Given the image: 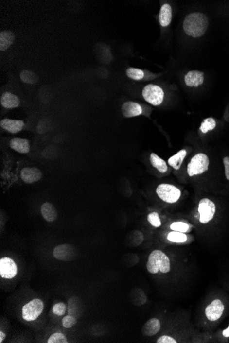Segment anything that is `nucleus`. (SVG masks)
Returning a JSON list of instances; mask_svg holds the SVG:
<instances>
[{
	"instance_id": "1",
	"label": "nucleus",
	"mask_w": 229,
	"mask_h": 343,
	"mask_svg": "<svg viewBox=\"0 0 229 343\" xmlns=\"http://www.w3.org/2000/svg\"><path fill=\"white\" fill-rule=\"evenodd\" d=\"M208 23V18L203 13H191L184 20L183 30L189 36L194 38L201 37L206 33Z\"/></svg>"
},
{
	"instance_id": "2",
	"label": "nucleus",
	"mask_w": 229,
	"mask_h": 343,
	"mask_svg": "<svg viewBox=\"0 0 229 343\" xmlns=\"http://www.w3.org/2000/svg\"><path fill=\"white\" fill-rule=\"evenodd\" d=\"M147 270L151 274L159 272L167 274L170 272V260L166 254L160 250H154L150 254L146 264Z\"/></svg>"
},
{
	"instance_id": "3",
	"label": "nucleus",
	"mask_w": 229,
	"mask_h": 343,
	"mask_svg": "<svg viewBox=\"0 0 229 343\" xmlns=\"http://www.w3.org/2000/svg\"><path fill=\"white\" fill-rule=\"evenodd\" d=\"M210 165V160L205 154L200 153L195 155L187 165V173L189 176L200 175L206 172Z\"/></svg>"
},
{
	"instance_id": "4",
	"label": "nucleus",
	"mask_w": 229,
	"mask_h": 343,
	"mask_svg": "<svg viewBox=\"0 0 229 343\" xmlns=\"http://www.w3.org/2000/svg\"><path fill=\"white\" fill-rule=\"evenodd\" d=\"M156 192L160 200L169 204L176 203L181 195L180 189L170 184H160L157 187Z\"/></svg>"
},
{
	"instance_id": "5",
	"label": "nucleus",
	"mask_w": 229,
	"mask_h": 343,
	"mask_svg": "<svg viewBox=\"0 0 229 343\" xmlns=\"http://www.w3.org/2000/svg\"><path fill=\"white\" fill-rule=\"evenodd\" d=\"M142 96L153 106H159L164 100V91L158 85L149 84L143 88Z\"/></svg>"
},
{
	"instance_id": "6",
	"label": "nucleus",
	"mask_w": 229,
	"mask_h": 343,
	"mask_svg": "<svg viewBox=\"0 0 229 343\" xmlns=\"http://www.w3.org/2000/svg\"><path fill=\"white\" fill-rule=\"evenodd\" d=\"M44 309V304L41 299H34L25 304L22 309V317L26 321H33L37 319Z\"/></svg>"
},
{
	"instance_id": "7",
	"label": "nucleus",
	"mask_w": 229,
	"mask_h": 343,
	"mask_svg": "<svg viewBox=\"0 0 229 343\" xmlns=\"http://www.w3.org/2000/svg\"><path fill=\"white\" fill-rule=\"evenodd\" d=\"M215 205L210 199L204 198L199 202L198 212L200 214V222L206 224L213 219L215 213Z\"/></svg>"
},
{
	"instance_id": "8",
	"label": "nucleus",
	"mask_w": 229,
	"mask_h": 343,
	"mask_svg": "<svg viewBox=\"0 0 229 343\" xmlns=\"http://www.w3.org/2000/svg\"><path fill=\"white\" fill-rule=\"evenodd\" d=\"M53 254L55 258L58 260L69 262L76 258V249L70 244H62L53 249Z\"/></svg>"
},
{
	"instance_id": "9",
	"label": "nucleus",
	"mask_w": 229,
	"mask_h": 343,
	"mask_svg": "<svg viewBox=\"0 0 229 343\" xmlns=\"http://www.w3.org/2000/svg\"><path fill=\"white\" fill-rule=\"evenodd\" d=\"M18 274V267L14 260L10 257H2L0 260V275L2 278L11 279Z\"/></svg>"
},
{
	"instance_id": "10",
	"label": "nucleus",
	"mask_w": 229,
	"mask_h": 343,
	"mask_svg": "<svg viewBox=\"0 0 229 343\" xmlns=\"http://www.w3.org/2000/svg\"><path fill=\"white\" fill-rule=\"evenodd\" d=\"M225 311V306L220 299H215L207 306L205 309V315L208 320L215 321L221 318Z\"/></svg>"
},
{
	"instance_id": "11",
	"label": "nucleus",
	"mask_w": 229,
	"mask_h": 343,
	"mask_svg": "<svg viewBox=\"0 0 229 343\" xmlns=\"http://www.w3.org/2000/svg\"><path fill=\"white\" fill-rule=\"evenodd\" d=\"M42 177V172L36 167H24L21 171V178L26 184L38 182Z\"/></svg>"
},
{
	"instance_id": "12",
	"label": "nucleus",
	"mask_w": 229,
	"mask_h": 343,
	"mask_svg": "<svg viewBox=\"0 0 229 343\" xmlns=\"http://www.w3.org/2000/svg\"><path fill=\"white\" fill-rule=\"evenodd\" d=\"M143 112L141 105L137 102H126L122 106V113L126 118L140 116L143 114Z\"/></svg>"
},
{
	"instance_id": "13",
	"label": "nucleus",
	"mask_w": 229,
	"mask_h": 343,
	"mask_svg": "<svg viewBox=\"0 0 229 343\" xmlns=\"http://www.w3.org/2000/svg\"><path fill=\"white\" fill-rule=\"evenodd\" d=\"M84 309V304L80 298L72 297L68 300V314L73 316L77 319L83 315Z\"/></svg>"
},
{
	"instance_id": "14",
	"label": "nucleus",
	"mask_w": 229,
	"mask_h": 343,
	"mask_svg": "<svg viewBox=\"0 0 229 343\" xmlns=\"http://www.w3.org/2000/svg\"><path fill=\"white\" fill-rule=\"evenodd\" d=\"M1 128L11 134H17L21 132L24 127L25 123L21 120H13L4 119L0 122Z\"/></svg>"
},
{
	"instance_id": "15",
	"label": "nucleus",
	"mask_w": 229,
	"mask_h": 343,
	"mask_svg": "<svg viewBox=\"0 0 229 343\" xmlns=\"http://www.w3.org/2000/svg\"><path fill=\"white\" fill-rule=\"evenodd\" d=\"M160 329V323L156 318H153L147 321L141 329V333L145 336L156 335Z\"/></svg>"
},
{
	"instance_id": "16",
	"label": "nucleus",
	"mask_w": 229,
	"mask_h": 343,
	"mask_svg": "<svg viewBox=\"0 0 229 343\" xmlns=\"http://www.w3.org/2000/svg\"><path fill=\"white\" fill-rule=\"evenodd\" d=\"M185 83L190 87L200 86L204 83V73L199 71L188 72L185 76Z\"/></svg>"
},
{
	"instance_id": "17",
	"label": "nucleus",
	"mask_w": 229,
	"mask_h": 343,
	"mask_svg": "<svg viewBox=\"0 0 229 343\" xmlns=\"http://www.w3.org/2000/svg\"><path fill=\"white\" fill-rule=\"evenodd\" d=\"M1 106L7 109L18 108L20 105V100L17 95L10 92H5L1 97Z\"/></svg>"
},
{
	"instance_id": "18",
	"label": "nucleus",
	"mask_w": 229,
	"mask_h": 343,
	"mask_svg": "<svg viewBox=\"0 0 229 343\" xmlns=\"http://www.w3.org/2000/svg\"><path fill=\"white\" fill-rule=\"evenodd\" d=\"M41 213L43 219L48 222H53L58 217V212L54 206L49 202L43 204L41 207Z\"/></svg>"
},
{
	"instance_id": "19",
	"label": "nucleus",
	"mask_w": 229,
	"mask_h": 343,
	"mask_svg": "<svg viewBox=\"0 0 229 343\" xmlns=\"http://www.w3.org/2000/svg\"><path fill=\"white\" fill-rule=\"evenodd\" d=\"M10 147L20 154H28L31 149L29 141L25 138H13L10 141Z\"/></svg>"
},
{
	"instance_id": "20",
	"label": "nucleus",
	"mask_w": 229,
	"mask_h": 343,
	"mask_svg": "<svg viewBox=\"0 0 229 343\" xmlns=\"http://www.w3.org/2000/svg\"><path fill=\"white\" fill-rule=\"evenodd\" d=\"M159 18L160 26L167 27L170 24L172 21V12L171 6L170 5L165 4L161 6Z\"/></svg>"
},
{
	"instance_id": "21",
	"label": "nucleus",
	"mask_w": 229,
	"mask_h": 343,
	"mask_svg": "<svg viewBox=\"0 0 229 343\" xmlns=\"http://www.w3.org/2000/svg\"><path fill=\"white\" fill-rule=\"evenodd\" d=\"M15 41V35L11 31H4L0 33V50L6 51Z\"/></svg>"
},
{
	"instance_id": "22",
	"label": "nucleus",
	"mask_w": 229,
	"mask_h": 343,
	"mask_svg": "<svg viewBox=\"0 0 229 343\" xmlns=\"http://www.w3.org/2000/svg\"><path fill=\"white\" fill-rule=\"evenodd\" d=\"M187 151L185 150H182L178 152L176 154L172 155L171 158L168 159V163L175 170H180L182 164H183L184 159L186 157Z\"/></svg>"
},
{
	"instance_id": "23",
	"label": "nucleus",
	"mask_w": 229,
	"mask_h": 343,
	"mask_svg": "<svg viewBox=\"0 0 229 343\" xmlns=\"http://www.w3.org/2000/svg\"><path fill=\"white\" fill-rule=\"evenodd\" d=\"M150 161L152 166L157 169L160 173H165L168 171V165L164 160L160 158L156 154L152 153L150 154Z\"/></svg>"
},
{
	"instance_id": "24",
	"label": "nucleus",
	"mask_w": 229,
	"mask_h": 343,
	"mask_svg": "<svg viewBox=\"0 0 229 343\" xmlns=\"http://www.w3.org/2000/svg\"><path fill=\"white\" fill-rule=\"evenodd\" d=\"M20 78L23 83L29 84V85L36 84L38 80L37 75L29 70H23L21 71L20 73Z\"/></svg>"
},
{
	"instance_id": "25",
	"label": "nucleus",
	"mask_w": 229,
	"mask_h": 343,
	"mask_svg": "<svg viewBox=\"0 0 229 343\" xmlns=\"http://www.w3.org/2000/svg\"><path fill=\"white\" fill-rule=\"evenodd\" d=\"M126 75L133 80H141L144 78L145 72L140 69L129 68L126 69Z\"/></svg>"
},
{
	"instance_id": "26",
	"label": "nucleus",
	"mask_w": 229,
	"mask_h": 343,
	"mask_svg": "<svg viewBox=\"0 0 229 343\" xmlns=\"http://www.w3.org/2000/svg\"><path fill=\"white\" fill-rule=\"evenodd\" d=\"M215 126H216V122L215 120L212 117H210V118L205 119L204 120L200 125V130L203 133L205 134L210 130H213Z\"/></svg>"
},
{
	"instance_id": "27",
	"label": "nucleus",
	"mask_w": 229,
	"mask_h": 343,
	"mask_svg": "<svg viewBox=\"0 0 229 343\" xmlns=\"http://www.w3.org/2000/svg\"><path fill=\"white\" fill-rule=\"evenodd\" d=\"M168 239L170 242L181 243V242L186 241L187 237L186 234L182 233V232H175V231H173V232H170V233L168 234Z\"/></svg>"
},
{
	"instance_id": "28",
	"label": "nucleus",
	"mask_w": 229,
	"mask_h": 343,
	"mask_svg": "<svg viewBox=\"0 0 229 343\" xmlns=\"http://www.w3.org/2000/svg\"><path fill=\"white\" fill-rule=\"evenodd\" d=\"M170 229L175 232H182V233H187L191 231L190 225L185 223L181 222H177L173 223L170 225Z\"/></svg>"
},
{
	"instance_id": "29",
	"label": "nucleus",
	"mask_w": 229,
	"mask_h": 343,
	"mask_svg": "<svg viewBox=\"0 0 229 343\" xmlns=\"http://www.w3.org/2000/svg\"><path fill=\"white\" fill-rule=\"evenodd\" d=\"M130 239H133V240H132L130 242V245L133 246V247H138L143 241V235L140 231H133L130 234Z\"/></svg>"
},
{
	"instance_id": "30",
	"label": "nucleus",
	"mask_w": 229,
	"mask_h": 343,
	"mask_svg": "<svg viewBox=\"0 0 229 343\" xmlns=\"http://www.w3.org/2000/svg\"><path fill=\"white\" fill-rule=\"evenodd\" d=\"M48 343H68V339L66 336L62 333L56 332L52 334L49 339H48Z\"/></svg>"
},
{
	"instance_id": "31",
	"label": "nucleus",
	"mask_w": 229,
	"mask_h": 343,
	"mask_svg": "<svg viewBox=\"0 0 229 343\" xmlns=\"http://www.w3.org/2000/svg\"><path fill=\"white\" fill-rule=\"evenodd\" d=\"M148 222L155 227H159L161 225V222L159 218V215L156 212H152L148 215Z\"/></svg>"
},
{
	"instance_id": "32",
	"label": "nucleus",
	"mask_w": 229,
	"mask_h": 343,
	"mask_svg": "<svg viewBox=\"0 0 229 343\" xmlns=\"http://www.w3.org/2000/svg\"><path fill=\"white\" fill-rule=\"evenodd\" d=\"M67 309H68V307H67L66 304H64V303H57V304H55L53 306V312L56 315L63 316L66 312Z\"/></svg>"
},
{
	"instance_id": "33",
	"label": "nucleus",
	"mask_w": 229,
	"mask_h": 343,
	"mask_svg": "<svg viewBox=\"0 0 229 343\" xmlns=\"http://www.w3.org/2000/svg\"><path fill=\"white\" fill-rule=\"evenodd\" d=\"M76 318L70 315V314L65 316L63 318V320H62V324H63V327L67 328V329H70V328L73 327L76 324Z\"/></svg>"
},
{
	"instance_id": "34",
	"label": "nucleus",
	"mask_w": 229,
	"mask_h": 343,
	"mask_svg": "<svg viewBox=\"0 0 229 343\" xmlns=\"http://www.w3.org/2000/svg\"><path fill=\"white\" fill-rule=\"evenodd\" d=\"M157 343H176V341L169 336H162L157 341Z\"/></svg>"
},
{
	"instance_id": "35",
	"label": "nucleus",
	"mask_w": 229,
	"mask_h": 343,
	"mask_svg": "<svg viewBox=\"0 0 229 343\" xmlns=\"http://www.w3.org/2000/svg\"><path fill=\"white\" fill-rule=\"evenodd\" d=\"M224 166H225V172L226 177L229 180V157L226 156L223 159Z\"/></svg>"
},
{
	"instance_id": "36",
	"label": "nucleus",
	"mask_w": 229,
	"mask_h": 343,
	"mask_svg": "<svg viewBox=\"0 0 229 343\" xmlns=\"http://www.w3.org/2000/svg\"><path fill=\"white\" fill-rule=\"evenodd\" d=\"M5 339H6V334L2 331H1L0 332V343H3Z\"/></svg>"
},
{
	"instance_id": "37",
	"label": "nucleus",
	"mask_w": 229,
	"mask_h": 343,
	"mask_svg": "<svg viewBox=\"0 0 229 343\" xmlns=\"http://www.w3.org/2000/svg\"><path fill=\"white\" fill-rule=\"evenodd\" d=\"M222 334H223V336H225V337H229V326L227 329L223 331Z\"/></svg>"
}]
</instances>
